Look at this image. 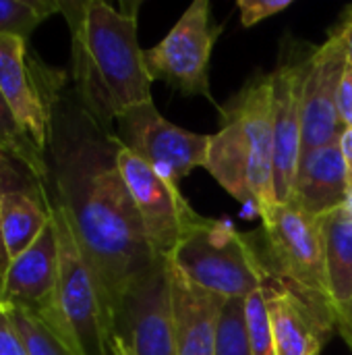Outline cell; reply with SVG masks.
Returning <instances> with one entry per match:
<instances>
[{
	"label": "cell",
	"instance_id": "15",
	"mask_svg": "<svg viewBox=\"0 0 352 355\" xmlns=\"http://www.w3.org/2000/svg\"><path fill=\"white\" fill-rule=\"evenodd\" d=\"M174 337L178 355H216V331L224 297L193 285L174 264L166 262Z\"/></svg>",
	"mask_w": 352,
	"mask_h": 355
},
{
	"label": "cell",
	"instance_id": "11",
	"mask_svg": "<svg viewBox=\"0 0 352 355\" xmlns=\"http://www.w3.org/2000/svg\"><path fill=\"white\" fill-rule=\"evenodd\" d=\"M307 54H288L270 73L272 129H274V193L288 204L303 154V87L309 64Z\"/></svg>",
	"mask_w": 352,
	"mask_h": 355
},
{
	"label": "cell",
	"instance_id": "33",
	"mask_svg": "<svg viewBox=\"0 0 352 355\" xmlns=\"http://www.w3.org/2000/svg\"><path fill=\"white\" fill-rule=\"evenodd\" d=\"M342 210L352 218V189H349V196H346V202L342 204Z\"/></svg>",
	"mask_w": 352,
	"mask_h": 355
},
{
	"label": "cell",
	"instance_id": "7",
	"mask_svg": "<svg viewBox=\"0 0 352 355\" xmlns=\"http://www.w3.org/2000/svg\"><path fill=\"white\" fill-rule=\"evenodd\" d=\"M64 87L66 73L31 56L27 40L0 35V92L25 135L46 156L52 137L54 108Z\"/></svg>",
	"mask_w": 352,
	"mask_h": 355
},
{
	"label": "cell",
	"instance_id": "3",
	"mask_svg": "<svg viewBox=\"0 0 352 355\" xmlns=\"http://www.w3.org/2000/svg\"><path fill=\"white\" fill-rule=\"evenodd\" d=\"M220 110L205 168L232 198L263 212L276 204L270 73L249 79Z\"/></svg>",
	"mask_w": 352,
	"mask_h": 355
},
{
	"label": "cell",
	"instance_id": "5",
	"mask_svg": "<svg viewBox=\"0 0 352 355\" xmlns=\"http://www.w3.org/2000/svg\"><path fill=\"white\" fill-rule=\"evenodd\" d=\"M168 262L193 285L224 300H245L272 279L266 260L228 220L203 218L180 241Z\"/></svg>",
	"mask_w": 352,
	"mask_h": 355
},
{
	"label": "cell",
	"instance_id": "32",
	"mask_svg": "<svg viewBox=\"0 0 352 355\" xmlns=\"http://www.w3.org/2000/svg\"><path fill=\"white\" fill-rule=\"evenodd\" d=\"M110 355H133V354H131V349L127 347V343H124L122 339L114 337V339H112V343H110Z\"/></svg>",
	"mask_w": 352,
	"mask_h": 355
},
{
	"label": "cell",
	"instance_id": "14",
	"mask_svg": "<svg viewBox=\"0 0 352 355\" xmlns=\"http://www.w3.org/2000/svg\"><path fill=\"white\" fill-rule=\"evenodd\" d=\"M58 281V241L50 220L37 239L8 262L0 279V302L48 318L54 310Z\"/></svg>",
	"mask_w": 352,
	"mask_h": 355
},
{
	"label": "cell",
	"instance_id": "18",
	"mask_svg": "<svg viewBox=\"0 0 352 355\" xmlns=\"http://www.w3.org/2000/svg\"><path fill=\"white\" fill-rule=\"evenodd\" d=\"M52 220L48 189H6L2 193L0 223L8 258L23 254Z\"/></svg>",
	"mask_w": 352,
	"mask_h": 355
},
{
	"label": "cell",
	"instance_id": "26",
	"mask_svg": "<svg viewBox=\"0 0 352 355\" xmlns=\"http://www.w3.org/2000/svg\"><path fill=\"white\" fill-rule=\"evenodd\" d=\"M0 355H29L12 320L10 306L2 302H0Z\"/></svg>",
	"mask_w": 352,
	"mask_h": 355
},
{
	"label": "cell",
	"instance_id": "1",
	"mask_svg": "<svg viewBox=\"0 0 352 355\" xmlns=\"http://www.w3.org/2000/svg\"><path fill=\"white\" fill-rule=\"evenodd\" d=\"M46 189L71 220L114 339L124 297L164 260L154 254L116 164V135L102 129L66 92L54 108Z\"/></svg>",
	"mask_w": 352,
	"mask_h": 355
},
{
	"label": "cell",
	"instance_id": "31",
	"mask_svg": "<svg viewBox=\"0 0 352 355\" xmlns=\"http://www.w3.org/2000/svg\"><path fill=\"white\" fill-rule=\"evenodd\" d=\"M2 193H4V183H2V179H0V208H2ZM8 262H10V258H8L6 248H4V239H2V223H0V279L4 277V272H6V268H8Z\"/></svg>",
	"mask_w": 352,
	"mask_h": 355
},
{
	"label": "cell",
	"instance_id": "22",
	"mask_svg": "<svg viewBox=\"0 0 352 355\" xmlns=\"http://www.w3.org/2000/svg\"><path fill=\"white\" fill-rule=\"evenodd\" d=\"M17 331L27 347L29 355H81L60 333L48 322L27 310L10 308Z\"/></svg>",
	"mask_w": 352,
	"mask_h": 355
},
{
	"label": "cell",
	"instance_id": "6",
	"mask_svg": "<svg viewBox=\"0 0 352 355\" xmlns=\"http://www.w3.org/2000/svg\"><path fill=\"white\" fill-rule=\"evenodd\" d=\"M48 200L58 241V281L54 310L41 320L60 333L81 355H110L112 339L104 322L93 275L85 262L66 212L50 196Z\"/></svg>",
	"mask_w": 352,
	"mask_h": 355
},
{
	"label": "cell",
	"instance_id": "2",
	"mask_svg": "<svg viewBox=\"0 0 352 355\" xmlns=\"http://www.w3.org/2000/svg\"><path fill=\"white\" fill-rule=\"evenodd\" d=\"M137 6L60 0L71 31L73 96L106 131L131 108L154 102V77L137 37Z\"/></svg>",
	"mask_w": 352,
	"mask_h": 355
},
{
	"label": "cell",
	"instance_id": "20",
	"mask_svg": "<svg viewBox=\"0 0 352 355\" xmlns=\"http://www.w3.org/2000/svg\"><path fill=\"white\" fill-rule=\"evenodd\" d=\"M0 146L23 166H27L39 181L48 179V156L25 135L19 121L15 119L6 98L0 92Z\"/></svg>",
	"mask_w": 352,
	"mask_h": 355
},
{
	"label": "cell",
	"instance_id": "25",
	"mask_svg": "<svg viewBox=\"0 0 352 355\" xmlns=\"http://www.w3.org/2000/svg\"><path fill=\"white\" fill-rule=\"evenodd\" d=\"M290 4H293V0H239L237 8L241 12L243 27H253L278 12H282Z\"/></svg>",
	"mask_w": 352,
	"mask_h": 355
},
{
	"label": "cell",
	"instance_id": "4",
	"mask_svg": "<svg viewBox=\"0 0 352 355\" xmlns=\"http://www.w3.org/2000/svg\"><path fill=\"white\" fill-rule=\"evenodd\" d=\"M268 248L266 266L272 279L303 300L336 329V312L328 285L326 241L322 218H313L293 204H272L259 212Z\"/></svg>",
	"mask_w": 352,
	"mask_h": 355
},
{
	"label": "cell",
	"instance_id": "23",
	"mask_svg": "<svg viewBox=\"0 0 352 355\" xmlns=\"http://www.w3.org/2000/svg\"><path fill=\"white\" fill-rule=\"evenodd\" d=\"M216 355H253L247 337L243 297H228L222 304L216 331Z\"/></svg>",
	"mask_w": 352,
	"mask_h": 355
},
{
	"label": "cell",
	"instance_id": "28",
	"mask_svg": "<svg viewBox=\"0 0 352 355\" xmlns=\"http://www.w3.org/2000/svg\"><path fill=\"white\" fill-rule=\"evenodd\" d=\"M344 44V50H346V58H349V64L352 67V6L346 8L344 17L340 19V23L332 29Z\"/></svg>",
	"mask_w": 352,
	"mask_h": 355
},
{
	"label": "cell",
	"instance_id": "10",
	"mask_svg": "<svg viewBox=\"0 0 352 355\" xmlns=\"http://www.w3.org/2000/svg\"><path fill=\"white\" fill-rule=\"evenodd\" d=\"M116 123V139L174 185L193 168H205L207 164L212 135L172 125L158 112L154 102L131 108Z\"/></svg>",
	"mask_w": 352,
	"mask_h": 355
},
{
	"label": "cell",
	"instance_id": "27",
	"mask_svg": "<svg viewBox=\"0 0 352 355\" xmlns=\"http://www.w3.org/2000/svg\"><path fill=\"white\" fill-rule=\"evenodd\" d=\"M338 112H340V121L346 129H352V67L346 64L344 75H342V83H340V92H338Z\"/></svg>",
	"mask_w": 352,
	"mask_h": 355
},
{
	"label": "cell",
	"instance_id": "21",
	"mask_svg": "<svg viewBox=\"0 0 352 355\" xmlns=\"http://www.w3.org/2000/svg\"><path fill=\"white\" fill-rule=\"evenodd\" d=\"M60 12V0H0V35H17L29 40V35Z\"/></svg>",
	"mask_w": 352,
	"mask_h": 355
},
{
	"label": "cell",
	"instance_id": "8",
	"mask_svg": "<svg viewBox=\"0 0 352 355\" xmlns=\"http://www.w3.org/2000/svg\"><path fill=\"white\" fill-rule=\"evenodd\" d=\"M116 164L131 191L154 254L168 262L180 241L203 220L180 193L178 185L162 179L147 162L116 139Z\"/></svg>",
	"mask_w": 352,
	"mask_h": 355
},
{
	"label": "cell",
	"instance_id": "13",
	"mask_svg": "<svg viewBox=\"0 0 352 355\" xmlns=\"http://www.w3.org/2000/svg\"><path fill=\"white\" fill-rule=\"evenodd\" d=\"M346 64L344 44L334 31L311 50L303 87V152L338 144L346 131L338 112V92Z\"/></svg>",
	"mask_w": 352,
	"mask_h": 355
},
{
	"label": "cell",
	"instance_id": "16",
	"mask_svg": "<svg viewBox=\"0 0 352 355\" xmlns=\"http://www.w3.org/2000/svg\"><path fill=\"white\" fill-rule=\"evenodd\" d=\"M349 196L346 166L338 144L301 154L290 202L313 218H326L342 208Z\"/></svg>",
	"mask_w": 352,
	"mask_h": 355
},
{
	"label": "cell",
	"instance_id": "19",
	"mask_svg": "<svg viewBox=\"0 0 352 355\" xmlns=\"http://www.w3.org/2000/svg\"><path fill=\"white\" fill-rule=\"evenodd\" d=\"M322 225L326 241L328 285L338 322L352 300V218L340 208L322 218Z\"/></svg>",
	"mask_w": 352,
	"mask_h": 355
},
{
	"label": "cell",
	"instance_id": "12",
	"mask_svg": "<svg viewBox=\"0 0 352 355\" xmlns=\"http://www.w3.org/2000/svg\"><path fill=\"white\" fill-rule=\"evenodd\" d=\"M114 337L122 339L133 355H178L166 262H160L124 297Z\"/></svg>",
	"mask_w": 352,
	"mask_h": 355
},
{
	"label": "cell",
	"instance_id": "29",
	"mask_svg": "<svg viewBox=\"0 0 352 355\" xmlns=\"http://www.w3.org/2000/svg\"><path fill=\"white\" fill-rule=\"evenodd\" d=\"M342 158H344V166H346V179H349V189H352V129H346L338 141Z\"/></svg>",
	"mask_w": 352,
	"mask_h": 355
},
{
	"label": "cell",
	"instance_id": "9",
	"mask_svg": "<svg viewBox=\"0 0 352 355\" xmlns=\"http://www.w3.org/2000/svg\"><path fill=\"white\" fill-rule=\"evenodd\" d=\"M218 35L220 27L212 23V4L195 0L164 40L145 50L149 75L183 96L210 98V58Z\"/></svg>",
	"mask_w": 352,
	"mask_h": 355
},
{
	"label": "cell",
	"instance_id": "24",
	"mask_svg": "<svg viewBox=\"0 0 352 355\" xmlns=\"http://www.w3.org/2000/svg\"><path fill=\"white\" fill-rule=\"evenodd\" d=\"M245 318H247V337L253 355H276L272 320L266 308L263 289L253 291L245 297Z\"/></svg>",
	"mask_w": 352,
	"mask_h": 355
},
{
	"label": "cell",
	"instance_id": "30",
	"mask_svg": "<svg viewBox=\"0 0 352 355\" xmlns=\"http://www.w3.org/2000/svg\"><path fill=\"white\" fill-rule=\"evenodd\" d=\"M336 333L344 339V343L352 349V300L349 308L344 310V314L336 322Z\"/></svg>",
	"mask_w": 352,
	"mask_h": 355
},
{
	"label": "cell",
	"instance_id": "17",
	"mask_svg": "<svg viewBox=\"0 0 352 355\" xmlns=\"http://www.w3.org/2000/svg\"><path fill=\"white\" fill-rule=\"evenodd\" d=\"M263 293L272 320L276 355L322 354V347L336 329L274 279L263 287Z\"/></svg>",
	"mask_w": 352,
	"mask_h": 355
}]
</instances>
